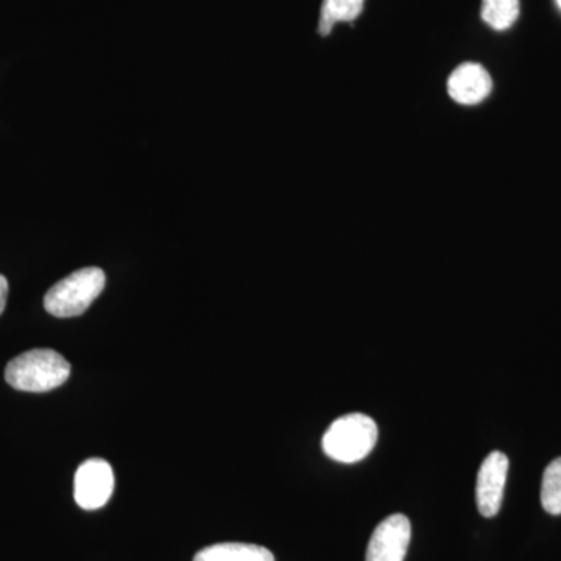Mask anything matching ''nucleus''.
<instances>
[{
	"label": "nucleus",
	"instance_id": "4",
	"mask_svg": "<svg viewBox=\"0 0 561 561\" xmlns=\"http://www.w3.org/2000/svg\"><path fill=\"white\" fill-rule=\"evenodd\" d=\"M114 491V472L108 461L90 459L80 465L73 481V497L83 511H99Z\"/></svg>",
	"mask_w": 561,
	"mask_h": 561
},
{
	"label": "nucleus",
	"instance_id": "5",
	"mask_svg": "<svg viewBox=\"0 0 561 561\" xmlns=\"http://www.w3.org/2000/svg\"><path fill=\"white\" fill-rule=\"evenodd\" d=\"M411 540V522L394 513L373 531L365 561H404Z\"/></svg>",
	"mask_w": 561,
	"mask_h": 561
},
{
	"label": "nucleus",
	"instance_id": "11",
	"mask_svg": "<svg viewBox=\"0 0 561 561\" xmlns=\"http://www.w3.org/2000/svg\"><path fill=\"white\" fill-rule=\"evenodd\" d=\"M541 504L549 515H561V457L551 461L542 474Z\"/></svg>",
	"mask_w": 561,
	"mask_h": 561
},
{
	"label": "nucleus",
	"instance_id": "9",
	"mask_svg": "<svg viewBox=\"0 0 561 561\" xmlns=\"http://www.w3.org/2000/svg\"><path fill=\"white\" fill-rule=\"evenodd\" d=\"M365 0H323L319 32L321 36L330 35L337 22H353L364 11Z\"/></svg>",
	"mask_w": 561,
	"mask_h": 561
},
{
	"label": "nucleus",
	"instance_id": "6",
	"mask_svg": "<svg viewBox=\"0 0 561 561\" xmlns=\"http://www.w3.org/2000/svg\"><path fill=\"white\" fill-rule=\"evenodd\" d=\"M507 474L508 459L505 454L494 451L482 461L476 482V502L479 513L485 518H493L500 513Z\"/></svg>",
	"mask_w": 561,
	"mask_h": 561
},
{
	"label": "nucleus",
	"instance_id": "7",
	"mask_svg": "<svg viewBox=\"0 0 561 561\" xmlns=\"http://www.w3.org/2000/svg\"><path fill=\"white\" fill-rule=\"evenodd\" d=\"M493 81L490 73L478 62H465L448 80V92L454 102L461 105H476L489 98Z\"/></svg>",
	"mask_w": 561,
	"mask_h": 561
},
{
	"label": "nucleus",
	"instance_id": "13",
	"mask_svg": "<svg viewBox=\"0 0 561 561\" xmlns=\"http://www.w3.org/2000/svg\"><path fill=\"white\" fill-rule=\"evenodd\" d=\"M557 3H559V7L561 9V0H557Z\"/></svg>",
	"mask_w": 561,
	"mask_h": 561
},
{
	"label": "nucleus",
	"instance_id": "12",
	"mask_svg": "<svg viewBox=\"0 0 561 561\" xmlns=\"http://www.w3.org/2000/svg\"><path fill=\"white\" fill-rule=\"evenodd\" d=\"M7 298H9V280L0 275V316L5 311Z\"/></svg>",
	"mask_w": 561,
	"mask_h": 561
},
{
	"label": "nucleus",
	"instance_id": "1",
	"mask_svg": "<svg viewBox=\"0 0 561 561\" xmlns=\"http://www.w3.org/2000/svg\"><path fill=\"white\" fill-rule=\"evenodd\" d=\"M69 362L57 351L31 350L14 357L5 368V379L13 389L44 393L68 381Z\"/></svg>",
	"mask_w": 561,
	"mask_h": 561
},
{
	"label": "nucleus",
	"instance_id": "10",
	"mask_svg": "<svg viewBox=\"0 0 561 561\" xmlns=\"http://www.w3.org/2000/svg\"><path fill=\"white\" fill-rule=\"evenodd\" d=\"M482 20L493 31H508L519 16V0H482Z\"/></svg>",
	"mask_w": 561,
	"mask_h": 561
},
{
	"label": "nucleus",
	"instance_id": "2",
	"mask_svg": "<svg viewBox=\"0 0 561 561\" xmlns=\"http://www.w3.org/2000/svg\"><path fill=\"white\" fill-rule=\"evenodd\" d=\"M378 424L365 413H350L331 424L324 432L323 453L341 463L364 460L378 443Z\"/></svg>",
	"mask_w": 561,
	"mask_h": 561
},
{
	"label": "nucleus",
	"instance_id": "8",
	"mask_svg": "<svg viewBox=\"0 0 561 561\" xmlns=\"http://www.w3.org/2000/svg\"><path fill=\"white\" fill-rule=\"evenodd\" d=\"M194 561H275L267 548L247 542H220L208 546L194 557Z\"/></svg>",
	"mask_w": 561,
	"mask_h": 561
},
{
	"label": "nucleus",
	"instance_id": "3",
	"mask_svg": "<svg viewBox=\"0 0 561 561\" xmlns=\"http://www.w3.org/2000/svg\"><path fill=\"white\" fill-rule=\"evenodd\" d=\"M105 283V272L99 267H87L70 273L47 291L44 308L58 319L81 316L102 294Z\"/></svg>",
	"mask_w": 561,
	"mask_h": 561
}]
</instances>
